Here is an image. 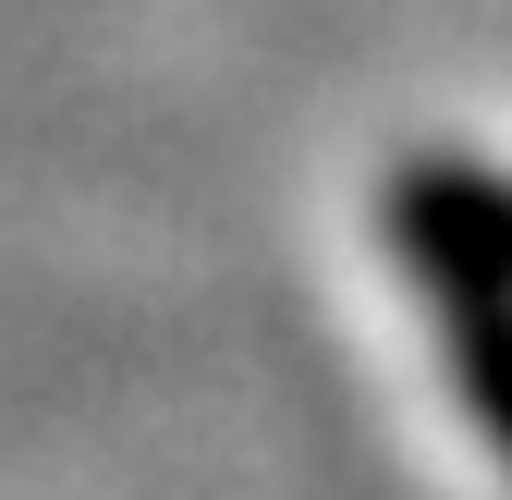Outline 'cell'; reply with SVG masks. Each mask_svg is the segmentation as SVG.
<instances>
[{
  "label": "cell",
  "instance_id": "cell-1",
  "mask_svg": "<svg viewBox=\"0 0 512 500\" xmlns=\"http://www.w3.org/2000/svg\"><path fill=\"white\" fill-rule=\"evenodd\" d=\"M354 305L403 379L415 440L476 500H512V135H415L354 183Z\"/></svg>",
  "mask_w": 512,
  "mask_h": 500
}]
</instances>
